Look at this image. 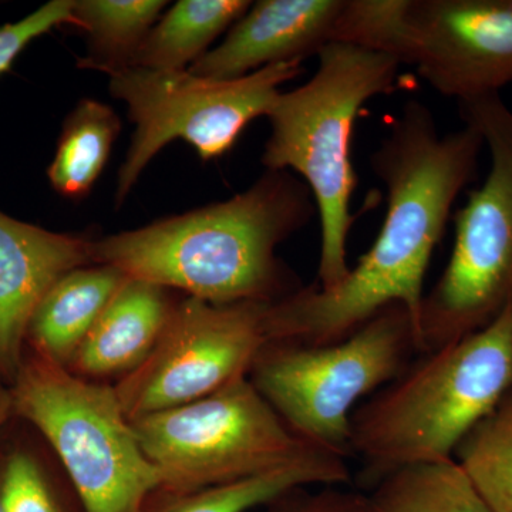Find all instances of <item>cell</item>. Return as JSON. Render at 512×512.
Here are the masks:
<instances>
[{"label":"cell","instance_id":"cell-1","mask_svg":"<svg viewBox=\"0 0 512 512\" xmlns=\"http://www.w3.org/2000/svg\"><path fill=\"white\" fill-rule=\"evenodd\" d=\"M483 147V137L468 124L440 136L429 107L407 101L370 157V167L387 191L375 244L336 288L322 291L312 285L271 303L266 311L269 342L332 345L396 303L412 316L419 342L431 256L454 202L476 175Z\"/></svg>","mask_w":512,"mask_h":512},{"label":"cell","instance_id":"cell-2","mask_svg":"<svg viewBox=\"0 0 512 512\" xmlns=\"http://www.w3.org/2000/svg\"><path fill=\"white\" fill-rule=\"evenodd\" d=\"M316 214L301 178L266 170L231 200L93 241L92 261L218 305L275 303L302 289L276 248Z\"/></svg>","mask_w":512,"mask_h":512},{"label":"cell","instance_id":"cell-3","mask_svg":"<svg viewBox=\"0 0 512 512\" xmlns=\"http://www.w3.org/2000/svg\"><path fill=\"white\" fill-rule=\"evenodd\" d=\"M512 390V301L484 328L421 353L396 379L360 403L350 451L363 480L450 460L461 441Z\"/></svg>","mask_w":512,"mask_h":512},{"label":"cell","instance_id":"cell-4","mask_svg":"<svg viewBox=\"0 0 512 512\" xmlns=\"http://www.w3.org/2000/svg\"><path fill=\"white\" fill-rule=\"evenodd\" d=\"M303 86L279 94L268 113L271 136L262 164L302 177L320 222L316 288H336L348 278V235L355 224L350 200L357 187L352 141L360 110L392 92L402 66L393 57L362 47L330 43Z\"/></svg>","mask_w":512,"mask_h":512},{"label":"cell","instance_id":"cell-5","mask_svg":"<svg viewBox=\"0 0 512 512\" xmlns=\"http://www.w3.org/2000/svg\"><path fill=\"white\" fill-rule=\"evenodd\" d=\"M414 353L412 316L396 303L332 345L269 342L248 377L299 439L348 460L356 407L396 379Z\"/></svg>","mask_w":512,"mask_h":512},{"label":"cell","instance_id":"cell-6","mask_svg":"<svg viewBox=\"0 0 512 512\" xmlns=\"http://www.w3.org/2000/svg\"><path fill=\"white\" fill-rule=\"evenodd\" d=\"M13 410L62 460L83 512H144L161 490L116 389L79 379L37 355L13 379Z\"/></svg>","mask_w":512,"mask_h":512},{"label":"cell","instance_id":"cell-7","mask_svg":"<svg viewBox=\"0 0 512 512\" xmlns=\"http://www.w3.org/2000/svg\"><path fill=\"white\" fill-rule=\"evenodd\" d=\"M458 109L483 137L490 171L453 217L450 261L421 303L420 353L484 328L512 301V110L498 93Z\"/></svg>","mask_w":512,"mask_h":512},{"label":"cell","instance_id":"cell-8","mask_svg":"<svg viewBox=\"0 0 512 512\" xmlns=\"http://www.w3.org/2000/svg\"><path fill=\"white\" fill-rule=\"evenodd\" d=\"M131 424L167 495L259 476L319 450L286 426L248 376Z\"/></svg>","mask_w":512,"mask_h":512},{"label":"cell","instance_id":"cell-9","mask_svg":"<svg viewBox=\"0 0 512 512\" xmlns=\"http://www.w3.org/2000/svg\"><path fill=\"white\" fill-rule=\"evenodd\" d=\"M302 70L301 60H292L232 80L143 67L109 74L111 94L127 104L136 124L119 171L116 201L126 200L144 168L177 138L191 144L202 160L224 156L249 123L268 116L282 84Z\"/></svg>","mask_w":512,"mask_h":512},{"label":"cell","instance_id":"cell-10","mask_svg":"<svg viewBox=\"0 0 512 512\" xmlns=\"http://www.w3.org/2000/svg\"><path fill=\"white\" fill-rule=\"evenodd\" d=\"M269 305L188 296L173 306L150 355L114 387L128 419L195 402L248 376L269 343Z\"/></svg>","mask_w":512,"mask_h":512},{"label":"cell","instance_id":"cell-11","mask_svg":"<svg viewBox=\"0 0 512 512\" xmlns=\"http://www.w3.org/2000/svg\"><path fill=\"white\" fill-rule=\"evenodd\" d=\"M412 66L457 103L512 83V0H410Z\"/></svg>","mask_w":512,"mask_h":512},{"label":"cell","instance_id":"cell-12","mask_svg":"<svg viewBox=\"0 0 512 512\" xmlns=\"http://www.w3.org/2000/svg\"><path fill=\"white\" fill-rule=\"evenodd\" d=\"M343 8L345 0H259L188 72L232 80L271 64L303 62L335 42Z\"/></svg>","mask_w":512,"mask_h":512},{"label":"cell","instance_id":"cell-13","mask_svg":"<svg viewBox=\"0 0 512 512\" xmlns=\"http://www.w3.org/2000/svg\"><path fill=\"white\" fill-rule=\"evenodd\" d=\"M92 244L0 212V377L18 375L37 305L57 279L93 262Z\"/></svg>","mask_w":512,"mask_h":512},{"label":"cell","instance_id":"cell-14","mask_svg":"<svg viewBox=\"0 0 512 512\" xmlns=\"http://www.w3.org/2000/svg\"><path fill=\"white\" fill-rule=\"evenodd\" d=\"M171 311L164 288L127 278L83 340L74 366L90 376L133 372L156 346Z\"/></svg>","mask_w":512,"mask_h":512},{"label":"cell","instance_id":"cell-15","mask_svg":"<svg viewBox=\"0 0 512 512\" xmlns=\"http://www.w3.org/2000/svg\"><path fill=\"white\" fill-rule=\"evenodd\" d=\"M127 276L113 266H82L57 279L37 305L28 330L37 355L59 365L73 357Z\"/></svg>","mask_w":512,"mask_h":512},{"label":"cell","instance_id":"cell-16","mask_svg":"<svg viewBox=\"0 0 512 512\" xmlns=\"http://www.w3.org/2000/svg\"><path fill=\"white\" fill-rule=\"evenodd\" d=\"M350 480L352 473L345 458L316 450L295 463L259 476L195 493L170 495V501L154 512H249L298 488L342 487Z\"/></svg>","mask_w":512,"mask_h":512},{"label":"cell","instance_id":"cell-17","mask_svg":"<svg viewBox=\"0 0 512 512\" xmlns=\"http://www.w3.org/2000/svg\"><path fill=\"white\" fill-rule=\"evenodd\" d=\"M249 8L247 0H181L150 30L131 67L185 72Z\"/></svg>","mask_w":512,"mask_h":512},{"label":"cell","instance_id":"cell-18","mask_svg":"<svg viewBox=\"0 0 512 512\" xmlns=\"http://www.w3.org/2000/svg\"><path fill=\"white\" fill-rule=\"evenodd\" d=\"M362 512H491L456 460L399 468L363 495Z\"/></svg>","mask_w":512,"mask_h":512},{"label":"cell","instance_id":"cell-19","mask_svg":"<svg viewBox=\"0 0 512 512\" xmlns=\"http://www.w3.org/2000/svg\"><path fill=\"white\" fill-rule=\"evenodd\" d=\"M165 6L161 0H73V25L89 39L79 66L107 74L131 67Z\"/></svg>","mask_w":512,"mask_h":512},{"label":"cell","instance_id":"cell-20","mask_svg":"<svg viewBox=\"0 0 512 512\" xmlns=\"http://www.w3.org/2000/svg\"><path fill=\"white\" fill-rule=\"evenodd\" d=\"M119 133L120 119L107 104L80 101L64 123L47 170L52 187L70 200L86 197L103 173Z\"/></svg>","mask_w":512,"mask_h":512},{"label":"cell","instance_id":"cell-21","mask_svg":"<svg viewBox=\"0 0 512 512\" xmlns=\"http://www.w3.org/2000/svg\"><path fill=\"white\" fill-rule=\"evenodd\" d=\"M458 467L491 512H512V390L457 447Z\"/></svg>","mask_w":512,"mask_h":512},{"label":"cell","instance_id":"cell-22","mask_svg":"<svg viewBox=\"0 0 512 512\" xmlns=\"http://www.w3.org/2000/svg\"><path fill=\"white\" fill-rule=\"evenodd\" d=\"M410 0H345L335 42L362 47L412 66Z\"/></svg>","mask_w":512,"mask_h":512},{"label":"cell","instance_id":"cell-23","mask_svg":"<svg viewBox=\"0 0 512 512\" xmlns=\"http://www.w3.org/2000/svg\"><path fill=\"white\" fill-rule=\"evenodd\" d=\"M2 512H62L42 470L26 453H15L6 461L0 483Z\"/></svg>","mask_w":512,"mask_h":512},{"label":"cell","instance_id":"cell-24","mask_svg":"<svg viewBox=\"0 0 512 512\" xmlns=\"http://www.w3.org/2000/svg\"><path fill=\"white\" fill-rule=\"evenodd\" d=\"M73 0H53L40 6L26 18L0 28V74L6 72L16 57L32 43L53 28L73 25Z\"/></svg>","mask_w":512,"mask_h":512},{"label":"cell","instance_id":"cell-25","mask_svg":"<svg viewBox=\"0 0 512 512\" xmlns=\"http://www.w3.org/2000/svg\"><path fill=\"white\" fill-rule=\"evenodd\" d=\"M305 488L276 498L269 512H362L363 494L340 490V487H320L318 491Z\"/></svg>","mask_w":512,"mask_h":512},{"label":"cell","instance_id":"cell-26","mask_svg":"<svg viewBox=\"0 0 512 512\" xmlns=\"http://www.w3.org/2000/svg\"><path fill=\"white\" fill-rule=\"evenodd\" d=\"M12 412H15L13 410L12 390L6 389L2 382H0V430L5 426Z\"/></svg>","mask_w":512,"mask_h":512},{"label":"cell","instance_id":"cell-27","mask_svg":"<svg viewBox=\"0 0 512 512\" xmlns=\"http://www.w3.org/2000/svg\"><path fill=\"white\" fill-rule=\"evenodd\" d=\"M0 512H2V511H0Z\"/></svg>","mask_w":512,"mask_h":512}]
</instances>
